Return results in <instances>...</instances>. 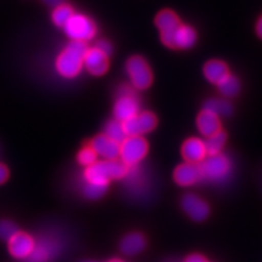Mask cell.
Here are the masks:
<instances>
[{"instance_id":"obj_1","label":"cell","mask_w":262,"mask_h":262,"mask_svg":"<svg viewBox=\"0 0 262 262\" xmlns=\"http://www.w3.org/2000/svg\"><path fill=\"white\" fill-rule=\"evenodd\" d=\"M89 46L85 43L70 42L58 55L55 67L58 75L64 79L78 77L83 69L84 57Z\"/></svg>"},{"instance_id":"obj_2","label":"cell","mask_w":262,"mask_h":262,"mask_svg":"<svg viewBox=\"0 0 262 262\" xmlns=\"http://www.w3.org/2000/svg\"><path fill=\"white\" fill-rule=\"evenodd\" d=\"M128 173V167L124 163L114 161L96 162L92 166L86 167L84 171L85 182L108 183L111 179H120Z\"/></svg>"},{"instance_id":"obj_3","label":"cell","mask_w":262,"mask_h":262,"mask_svg":"<svg viewBox=\"0 0 262 262\" xmlns=\"http://www.w3.org/2000/svg\"><path fill=\"white\" fill-rule=\"evenodd\" d=\"M64 34L67 35L71 42L85 43L92 40L96 33L97 28L94 21L90 16L82 13H73L70 20L62 28Z\"/></svg>"},{"instance_id":"obj_4","label":"cell","mask_w":262,"mask_h":262,"mask_svg":"<svg viewBox=\"0 0 262 262\" xmlns=\"http://www.w3.org/2000/svg\"><path fill=\"white\" fill-rule=\"evenodd\" d=\"M126 72L131 84L138 90H146L153 81V75L144 58L140 56H133L126 62Z\"/></svg>"},{"instance_id":"obj_5","label":"cell","mask_w":262,"mask_h":262,"mask_svg":"<svg viewBox=\"0 0 262 262\" xmlns=\"http://www.w3.org/2000/svg\"><path fill=\"white\" fill-rule=\"evenodd\" d=\"M139 111H140V102L136 93L128 86L121 89L114 105L115 119L125 122L138 115Z\"/></svg>"},{"instance_id":"obj_6","label":"cell","mask_w":262,"mask_h":262,"mask_svg":"<svg viewBox=\"0 0 262 262\" xmlns=\"http://www.w3.org/2000/svg\"><path fill=\"white\" fill-rule=\"evenodd\" d=\"M163 44L169 48L188 49L191 48L196 42V33L189 26H179L173 30L161 33Z\"/></svg>"},{"instance_id":"obj_7","label":"cell","mask_w":262,"mask_h":262,"mask_svg":"<svg viewBox=\"0 0 262 262\" xmlns=\"http://www.w3.org/2000/svg\"><path fill=\"white\" fill-rule=\"evenodd\" d=\"M147 150V142L142 137H127L120 144L119 157L125 165L135 166L145 158Z\"/></svg>"},{"instance_id":"obj_8","label":"cell","mask_w":262,"mask_h":262,"mask_svg":"<svg viewBox=\"0 0 262 262\" xmlns=\"http://www.w3.org/2000/svg\"><path fill=\"white\" fill-rule=\"evenodd\" d=\"M202 177L207 178L212 182H220L226 178L231 169L229 160L223 154L210 155L209 158L204 159L199 165Z\"/></svg>"},{"instance_id":"obj_9","label":"cell","mask_w":262,"mask_h":262,"mask_svg":"<svg viewBox=\"0 0 262 262\" xmlns=\"http://www.w3.org/2000/svg\"><path fill=\"white\" fill-rule=\"evenodd\" d=\"M158 120L155 115L150 112H142L135 117L124 122V128L127 137H141L144 134L151 133L157 127Z\"/></svg>"},{"instance_id":"obj_10","label":"cell","mask_w":262,"mask_h":262,"mask_svg":"<svg viewBox=\"0 0 262 262\" xmlns=\"http://www.w3.org/2000/svg\"><path fill=\"white\" fill-rule=\"evenodd\" d=\"M60 245L58 241L49 237H42L38 243H35L34 249L27 258L28 262H48L58 253Z\"/></svg>"},{"instance_id":"obj_11","label":"cell","mask_w":262,"mask_h":262,"mask_svg":"<svg viewBox=\"0 0 262 262\" xmlns=\"http://www.w3.org/2000/svg\"><path fill=\"white\" fill-rule=\"evenodd\" d=\"M182 208L188 216L196 222L204 221L210 214V207L208 203L192 193H188L183 196Z\"/></svg>"},{"instance_id":"obj_12","label":"cell","mask_w":262,"mask_h":262,"mask_svg":"<svg viewBox=\"0 0 262 262\" xmlns=\"http://www.w3.org/2000/svg\"><path fill=\"white\" fill-rule=\"evenodd\" d=\"M110 57L102 53L96 47L89 48L84 57L83 67L91 73L92 76L100 77L105 75L110 67Z\"/></svg>"},{"instance_id":"obj_13","label":"cell","mask_w":262,"mask_h":262,"mask_svg":"<svg viewBox=\"0 0 262 262\" xmlns=\"http://www.w3.org/2000/svg\"><path fill=\"white\" fill-rule=\"evenodd\" d=\"M97 157L103 158L105 161H114L119 158L120 144L115 142L105 135H98L90 143Z\"/></svg>"},{"instance_id":"obj_14","label":"cell","mask_w":262,"mask_h":262,"mask_svg":"<svg viewBox=\"0 0 262 262\" xmlns=\"http://www.w3.org/2000/svg\"><path fill=\"white\" fill-rule=\"evenodd\" d=\"M9 243V250L11 255L16 259H27L34 249L35 242L26 233H16Z\"/></svg>"},{"instance_id":"obj_15","label":"cell","mask_w":262,"mask_h":262,"mask_svg":"<svg viewBox=\"0 0 262 262\" xmlns=\"http://www.w3.org/2000/svg\"><path fill=\"white\" fill-rule=\"evenodd\" d=\"M202 178L199 165L192 163H185L179 165L174 173L175 182L183 187H189L196 184Z\"/></svg>"},{"instance_id":"obj_16","label":"cell","mask_w":262,"mask_h":262,"mask_svg":"<svg viewBox=\"0 0 262 262\" xmlns=\"http://www.w3.org/2000/svg\"><path fill=\"white\" fill-rule=\"evenodd\" d=\"M182 154L187 163L196 164L206 159L207 151L204 142L198 138H190L183 144Z\"/></svg>"},{"instance_id":"obj_17","label":"cell","mask_w":262,"mask_h":262,"mask_svg":"<svg viewBox=\"0 0 262 262\" xmlns=\"http://www.w3.org/2000/svg\"><path fill=\"white\" fill-rule=\"evenodd\" d=\"M196 127L203 136L209 138L221 131L220 117L215 114L203 110L196 118Z\"/></svg>"},{"instance_id":"obj_18","label":"cell","mask_w":262,"mask_h":262,"mask_svg":"<svg viewBox=\"0 0 262 262\" xmlns=\"http://www.w3.org/2000/svg\"><path fill=\"white\" fill-rule=\"evenodd\" d=\"M146 241L140 233L128 234L120 243V250L127 256H135L144 250Z\"/></svg>"},{"instance_id":"obj_19","label":"cell","mask_w":262,"mask_h":262,"mask_svg":"<svg viewBox=\"0 0 262 262\" xmlns=\"http://www.w3.org/2000/svg\"><path fill=\"white\" fill-rule=\"evenodd\" d=\"M203 72L211 83L214 84H219L221 81L229 76L228 67L221 60H211L207 62L203 68Z\"/></svg>"},{"instance_id":"obj_20","label":"cell","mask_w":262,"mask_h":262,"mask_svg":"<svg viewBox=\"0 0 262 262\" xmlns=\"http://www.w3.org/2000/svg\"><path fill=\"white\" fill-rule=\"evenodd\" d=\"M155 24H157L161 33H163L177 28L180 24V21L173 11L163 10L158 14L157 19H155Z\"/></svg>"},{"instance_id":"obj_21","label":"cell","mask_w":262,"mask_h":262,"mask_svg":"<svg viewBox=\"0 0 262 262\" xmlns=\"http://www.w3.org/2000/svg\"><path fill=\"white\" fill-rule=\"evenodd\" d=\"M203 110L209 111L213 114H215L216 116H231L233 113V107L231 103H228L225 100H219V98H211V100L204 103Z\"/></svg>"},{"instance_id":"obj_22","label":"cell","mask_w":262,"mask_h":262,"mask_svg":"<svg viewBox=\"0 0 262 262\" xmlns=\"http://www.w3.org/2000/svg\"><path fill=\"white\" fill-rule=\"evenodd\" d=\"M106 137H108L111 140L121 144L127 138L126 131L124 128V122H121L117 119H113L107 122L105 126V134Z\"/></svg>"},{"instance_id":"obj_23","label":"cell","mask_w":262,"mask_h":262,"mask_svg":"<svg viewBox=\"0 0 262 262\" xmlns=\"http://www.w3.org/2000/svg\"><path fill=\"white\" fill-rule=\"evenodd\" d=\"M73 13H75V11H73L72 7L67 4L63 3L59 6H57L54 8V10L52 12L53 23L56 27L62 29L64 27V24L70 20Z\"/></svg>"},{"instance_id":"obj_24","label":"cell","mask_w":262,"mask_h":262,"mask_svg":"<svg viewBox=\"0 0 262 262\" xmlns=\"http://www.w3.org/2000/svg\"><path fill=\"white\" fill-rule=\"evenodd\" d=\"M108 183H100V182H85L83 189V195L90 200H97L107 191Z\"/></svg>"},{"instance_id":"obj_25","label":"cell","mask_w":262,"mask_h":262,"mask_svg":"<svg viewBox=\"0 0 262 262\" xmlns=\"http://www.w3.org/2000/svg\"><path fill=\"white\" fill-rule=\"evenodd\" d=\"M220 93L226 97L236 96L241 91L239 80L236 77L229 75L217 84Z\"/></svg>"},{"instance_id":"obj_26","label":"cell","mask_w":262,"mask_h":262,"mask_svg":"<svg viewBox=\"0 0 262 262\" xmlns=\"http://www.w3.org/2000/svg\"><path fill=\"white\" fill-rule=\"evenodd\" d=\"M227 140V136L224 131H219L217 134L213 135L208 138V140L204 142L206 151L209 155H216L222 151Z\"/></svg>"},{"instance_id":"obj_27","label":"cell","mask_w":262,"mask_h":262,"mask_svg":"<svg viewBox=\"0 0 262 262\" xmlns=\"http://www.w3.org/2000/svg\"><path fill=\"white\" fill-rule=\"evenodd\" d=\"M97 155L91 146H84L78 154V162L82 166L90 167L97 162Z\"/></svg>"},{"instance_id":"obj_28","label":"cell","mask_w":262,"mask_h":262,"mask_svg":"<svg viewBox=\"0 0 262 262\" xmlns=\"http://www.w3.org/2000/svg\"><path fill=\"white\" fill-rule=\"evenodd\" d=\"M16 233H18V228H16L15 224L10 222V221H0V238L8 242Z\"/></svg>"},{"instance_id":"obj_29","label":"cell","mask_w":262,"mask_h":262,"mask_svg":"<svg viewBox=\"0 0 262 262\" xmlns=\"http://www.w3.org/2000/svg\"><path fill=\"white\" fill-rule=\"evenodd\" d=\"M94 47H96L97 49H100V51H101L102 53H104L105 55H107L108 57L112 55L113 47H112L111 43H110V42H107V40H105V39H100V40H97V42H96V44H95V46H94Z\"/></svg>"},{"instance_id":"obj_30","label":"cell","mask_w":262,"mask_h":262,"mask_svg":"<svg viewBox=\"0 0 262 262\" xmlns=\"http://www.w3.org/2000/svg\"><path fill=\"white\" fill-rule=\"evenodd\" d=\"M9 176V170L4 165V164H0V185L4 184Z\"/></svg>"},{"instance_id":"obj_31","label":"cell","mask_w":262,"mask_h":262,"mask_svg":"<svg viewBox=\"0 0 262 262\" xmlns=\"http://www.w3.org/2000/svg\"><path fill=\"white\" fill-rule=\"evenodd\" d=\"M185 262H208V261L204 259V257H202L201 255H196V253H194V255H191L188 257Z\"/></svg>"},{"instance_id":"obj_32","label":"cell","mask_w":262,"mask_h":262,"mask_svg":"<svg viewBox=\"0 0 262 262\" xmlns=\"http://www.w3.org/2000/svg\"><path fill=\"white\" fill-rule=\"evenodd\" d=\"M43 2H44L46 5L51 6V7H53V8H55V7H57V6H59V5H61V4H63V0H43Z\"/></svg>"},{"instance_id":"obj_33","label":"cell","mask_w":262,"mask_h":262,"mask_svg":"<svg viewBox=\"0 0 262 262\" xmlns=\"http://www.w3.org/2000/svg\"><path fill=\"white\" fill-rule=\"evenodd\" d=\"M256 32L259 37L262 38V16L258 20L257 26H256Z\"/></svg>"},{"instance_id":"obj_34","label":"cell","mask_w":262,"mask_h":262,"mask_svg":"<svg viewBox=\"0 0 262 262\" xmlns=\"http://www.w3.org/2000/svg\"><path fill=\"white\" fill-rule=\"evenodd\" d=\"M110 262H124V261H121L119 259H114V260H111Z\"/></svg>"}]
</instances>
